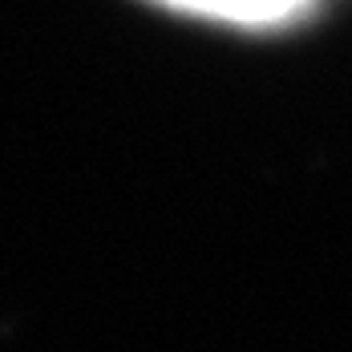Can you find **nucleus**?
Returning <instances> with one entry per match:
<instances>
[{
    "label": "nucleus",
    "instance_id": "1",
    "mask_svg": "<svg viewBox=\"0 0 352 352\" xmlns=\"http://www.w3.org/2000/svg\"><path fill=\"white\" fill-rule=\"evenodd\" d=\"M154 4L186 12V16L239 25V29H283L308 16L316 0H154Z\"/></svg>",
    "mask_w": 352,
    "mask_h": 352
}]
</instances>
